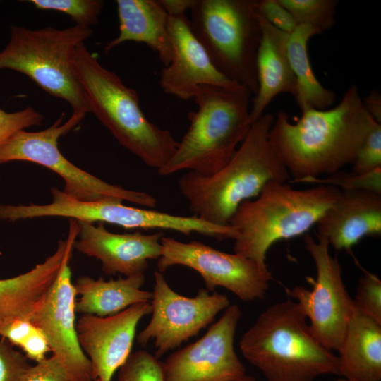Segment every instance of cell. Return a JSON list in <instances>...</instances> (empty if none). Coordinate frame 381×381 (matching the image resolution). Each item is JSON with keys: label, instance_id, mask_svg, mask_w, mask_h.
Instances as JSON below:
<instances>
[{"label": "cell", "instance_id": "9c48e42d", "mask_svg": "<svg viewBox=\"0 0 381 381\" xmlns=\"http://www.w3.org/2000/svg\"><path fill=\"white\" fill-rule=\"evenodd\" d=\"M52 202L47 205H0V219L16 221L44 217H61L78 221L106 223L128 229H162L190 236L196 233L219 240L232 235L229 226H218L195 216H179L142 207H130L123 200L109 198L80 201L56 188L51 189Z\"/></svg>", "mask_w": 381, "mask_h": 381}, {"label": "cell", "instance_id": "e0dca14e", "mask_svg": "<svg viewBox=\"0 0 381 381\" xmlns=\"http://www.w3.org/2000/svg\"><path fill=\"white\" fill-rule=\"evenodd\" d=\"M78 223L73 248L99 260L102 271L109 276L144 274L149 260H158L161 255L162 232L116 234L107 230L103 223L97 226L81 221Z\"/></svg>", "mask_w": 381, "mask_h": 381}, {"label": "cell", "instance_id": "ffe728a7", "mask_svg": "<svg viewBox=\"0 0 381 381\" xmlns=\"http://www.w3.org/2000/svg\"><path fill=\"white\" fill-rule=\"evenodd\" d=\"M76 237L75 230L69 229L44 262L23 274L0 279V332L16 320H30L40 307L65 258L73 252Z\"/></svg>", "mask_w": 381, "mask_h": 381}, {"label": "cell", "instance_id": "8d00e7d4", "mask_svg": "<svg viewBox=\"0 0 381 381\" xmlns=\"http://www.w3.org/2000/svg\"><path fill=\"white\" fill-rule=\"evenodd\" d=\"M363 104L371 115V116L377 123H381V95L377 90H372L363 99Z\"/></svg>", "mask_w": 381, "mask_h": 381}, {"label": "cell", "instance_id": "ba28073f", "mask_svg": "<svg viewBox=\"0 0 381 381\" xmlns=\"http://www.w3.org/2000/svg\"><path fill=\"white\" fill-rule=\"evenodd\" d=\"M190 11L192 30L217 69L255 95L262 35L255 0H195Z\"/></svg>", "mask_w": 381, "mask_h": 381}, {"label": "cell", "instance_id": "44dd1931", "mask_svg": "<svg viewBox=\"0 0 381 381\" xmlns=\"http://www.w3.org/2000/svg\"><path fill=\"white\" fill-rule=\"evenodd\" d=\"M262 35L256 59L258 91L251 99L250 121L258 120L281 93L296 95V81L289 60V34L271 25L259 14Z\"/></svg>", "mask_w": 381, "mask_h": 381}, {"label": "cell", "instance_id": "8fae6325", "mask_svg": "<svg viewBox=\"0 0 381 381\" xmlns=\"http://www.w3.org/2000/svg\"><path fill=\"white\" fill-rule=\"evenodd\" d=\"M303 235L304 247L315 267L316 278L308 277L311 290L296 286L286 289L310 321V327L327 349L337 351L344 338L354 303L342 279L341 267L329 253L327 240Z\"/></svg>", "mask_w": 381, "mask_h": 381}, {"label": "cell", "instance_id": "6da1fadb", "mask_svg": "<svg viewBox=\"0 0 381 381\" xmlns=\"http://www.w3.org/2000/svg\"><path fill=\"white\" fill-rule=\"evenodd\" d=\"M376 122L365 109L357 87L351 85L335 107L302 111L295 123L285 111H279L268 139L292 177L289 183H301L352 164Z\"/></svg>", "mask_w": 381, "mask_h": 381}, {"label": "cell", "instance_id": "e575fe53", "mask_svg": "<svg viewBox=\"0 0 381 381\" xmlns=\"http://www.w3.org/2000/svg\"><path fill=\"white\" fill-rule=\"evenodd\" d=\"M258 13L268 23L287 34L297 26L291 14L278 0H255Z\"/></svg>", "mask_w": 381, "mask_h": 381}, {"label": "cell", "instance_id": "d4e9b609", "mask_svg": "<svg viewBox=\"0 0 381 381\" xmlns=\"http://www.w3.org/2000/svg\"><path fill=\"white\" fill-rule=\"evenodd\" d=\"M320 32L307 25H297L289 34L287 52L296 81L294 99L301 112L328 109L336 100L335 93L325 87L316 78L308 54V43Z\"/></svg>", "mask_w": 381, "mask_h": 381}, {"label": "cell", "instance_id": "ac0fdd59", "mask_svg": "<svg viewBox=\"0 0 381 381\" xmlns=\"http://www.w3.org/2000/svg\"><path fill=\"white\" fill-rule=\"evenodd\" d=\"M168 30L174 54L160 72L159 85L164 92L188 100L194 97L200 85H239L217 69L186 15L169 16Z\"/></svg>", "mask_w": 381, "mask_h": 381}, {"label": "cell", "instance_id": "4316f807", "mask_svg": "<svg viewBox=\"0 0 381 381\" xmlns=\"http://www.w3.org/2000/svg\"><path fill=\"white\" fill-rule=\"evenodd\" d=\"M0 337L20 347L27 358L36 362L44 359L50 351L44 334L28 319L12 322L0 332Z\"/></svg>", "mask_w": 381, "mask_h": 381}, {"label": "cell", "instance_id": "603a6c76", "mask_svg": "<svg viewBox=\"0 0 381 381\" xmlns=\"http://www.w3.org/2000/svg\"><path fill=\"white\" fill-rule=\"evenodd\" d=\"M337 351L339 376L351 381L381 380V324L355 305Z\"/></svg>", "mask_w": 381, "mask_h": 381}, {"label": "cell", "instance_id": "4dcf8cb0", "mask_svg": "<svg viewBox=\"0 0 381 381\" xmlns=\"http://www.w3.org/2000/svg\"><path fill=\"white\" fill-rule=\"evenodd\" d=\"M354 299L360 311L381 324V280L375 274L363 270Z\"/></svg>", "mask_w": 381, "mask_h": 381}, {"label": "cell", "instance_id": "4fadbf2b", "mask_svg": "<svg viewBox=\"0 0 381 381\" xmlns=\"http://www.w3.org/2000/svg\"><path fill=\"white\" fill-rule=\"evenodd\" d=\"M154 278L151 319L137 341L145 346L153 341L157 358L198 335L230 306L225 294L200 289L195 296L186 297L171 288L163 273L156 270Z\"/></svg>", "mask_w": 381, "mask_h": 381}, {"label": "cell", "instance_id": "277c9868", "mask_svg": "<svg viewBox=\"0 0 381 381\" xmlns=\"http://www.w3.org/2000/svg\"><path fill=\"white\" fill-rule=\"evenodd\" d=\"M73 65L90 112L121 146L145 164L157 171L162 168L179 142L169 131L147 119L140 108L138 92L104 68L84 42L75 47Z\"/></svg>", "mask_w": 381, "mask_h": 381}, {"label": "cell", "instance_id": "9a60e30c", "mask_svg": "<svg viewBox=\"0 0 381 381\" xmlns=\"http://www.w3.org/2000/svg\"><path fill=\"white\" fill-rule=\"evenodd\" d=\"M62 266L40 307L30 318L46 337L50 351L62 363L71 381H94L91 365L79 343L76 329V294L70 260Z\"/></svg>", "mask_w": 381, "mask_h": 381}, {"label": "cell", "instance_id": "7c38bea8", "mask_svg": "<svg viewBox=\"0 0 381 381\" xmlns=\"http://www.w3.org/2000/svg\"><path fill=\"white\" fill-rule=\"evenodd\" d=\"M162 252L157 271L181 265L197 272L205 289L213 292L217 286L232 292L241 300L263 299L272 279L269 270H264L252 260L234 253L217 250L198 241L187 243L162 236Z\"/></svg>", "mask_w": 381, "mask_h": 381}, {"label": "cell", "instance_id": "f1b7e54d", "mask_svg": "<svg viewBox=\"0 0 381 381\" xmlns=\"http://www.w3.org/2000/svg\"><path fill=\"white\" fill-rule=\"evenodd\" d=\"M116 381H164L162 362L147 351L138 350L118 370Z\"/></svg>", "mask_w": 381, "mask_h": 381}, {"label": "cell", "instance_id": "83f0119b", "mask_svg": "<svg viewBox=\"0 0 381 381\" xmlns=\"http://www.w3.org/2000/svg\"><path fill=\"white\" fill-rule=\"evenodd\" d=\"M37 9L57 11L69 16L76 25L90 28L98 21L101 0H30Z\"/></svg>", "mask_w": 381, "mask_h": 381}, {"label": "cell", "instance_id": "836d02e7", "mask_svg": "<svg viewBox=\"0 0 381 381\" xmlns=\"http://www.w3.org/2000/svg\"><path fill=\"white\" fill-rule=\"evenodd\" d=\"M30 365L25 355L0 339V381H18Z\"/></svg>", "mask_w": 381, "mask_h": 381}, {"label": "cell", "instance_id": "d6986e66", "mask_svg": "<svg viewBox=\"0 0 381 381\" xmlns=\"http://www.w3.org/2000/svg\"><path fill=\"white\" fill-rule=\"evenodd\" d=\"M317 236L336 250L351 251L366 236H381V193L364 190H341L338 199L316 224Z\"/></svg>", "mask_w": 381, "mask_h": 381}, {"label": "cell", "instance_id": "7402d4cb", "mask_svg": "<svg viewBox=\"0 0 381 381\" xmlns=\"http://www.w3.org/2000/svg\"><path fill=\"white\" fill-rule=\"evenodd\" d=\"M119 34L104 47L106 54L115 47L133 41L143 43L157 53L164 66L173 58L168 30L169 15L159 0H117Z\"/></svg>", "mask_w": 381, "mask_h": 381}, {"label": "cell", "instance_id": "2e32d148", "mask_svg": "<svg viewBox=\"0 0 381 381\" xmlns=\"http://www.w3.org/2000/svg\"><path fill=\"white\" fill-rule=\"evenodd\" d=\"M151 312L150 302H143L107 317H80L76 322L78 337L90 361L94 380L111 381L132 353L139 322Z\"/></svg>", "mask_w": 381, "mask_h": 381}, {"label": "cell", "instance_id": "74e56055", "mask_svg": "<svg viewBox=\"0 0 381 381\" xmlns=\"http://www.w3.org/2000/svg\"><path fill=\"white\" fill-rule=\"evenodd\" d=\"M195 0H159L169 16L185 15L190 10Z\"/></svg>", "mask_w": 381, "mask_h": 381}, {"label": "cell", "instance_id": "5b68a950", "mask_svg": "<svg viewBox=\"0 0 381 381\" xmlns=\"http://www.w3.org/2000/svg\"><path fill=\"white\" fill-rule=\"evenodd\" d=\"M251 95L241 85L198 86L193 97L198 109L188 114V128L159 174L189 170L210 175L224 167L252 125Z\"/></svg>", "mask_w": 381, "mask_h": 381}, {"label": "cell", "instance_id": "f35d334b", "mask_svg": "<svg viewBox=\"0 0 381 381\" xmlns=\"http://www.w3.org/2000/svg\"><path fill=\"white\" fill-rule=\"evenodd\" d=\"M232 381H257V380L254 377L249 375H246L245 374L239 377H237L233 380Z\"/></svg>", "mask_w": 381, "mask_h": 381}, {"label": "cell", "instance_id": "d590c367", "mask_svg": "<svg viewBox=\"0 0 381 381\" xmlns=\"http://www.w3.org/2000/svg\"><path fill=\"white\" fill-rule=\"evenodd\" d=\"M18 381H71L62 363L52 355L30 365Z\"/></svg>", "mask_w": 381, "mask_h": 381}, {"label": "cell", "instance_id": "f546056e", "mask_svg": "<svg viewBox=\"0 0 381 381\" xmlns=\"http://www.w3.org/2000/svg\"><path fill=\"white\" fill-rule=\"evenodd\" d=\"M301 183L331 186L340 190H364L381 193V167L364 174L340 170L322 179L311 178Z\"/></svg>", "mask_w": 381, "mask_h": 381}, {"label": "cell", "instance_id": "cb8c5ba5", "mask_svg": "<svg viewBox=\"0 0 381 381\" xmlns=\"http://www.w3.org/2000/svg\"><path fill=\"white\" fill-rule=\"evenodd\" d=\"M145 274L95 279L80 276L73 282L76 313L107 317L139 303L150 302L152 292L142 289Z\"/></svg>", "mask_w": 381, "mask_h": 381}, {"label": "cell", "instance_id": "d6a6232c", "mask_svg": "<svg viewBox=\"0 0 381 381\" xmlns=\"http://www.w3.org/2000/svg\"><path fill=\"white\" fill-rule=\"evenodd\" d=\"M43 118L31 107L13 113L0 109V147L16 133L33 126H40Z\"/></svg>", "mask_w": 381, "mask_h": 381}, {"label": "cell", "instance_id": "ab89813d", "mask_svg": "<svg viewBox=\"0 0 381 381\" xmlns=\"http://www.w3.org/2000/svg\"><path fill=\"white\" fill-rule=\"evenodd\" d=\"M336 381H351V380H349L346 378H344V377H341V378H339L338 380H337Z\"/></svg>", "mask_w": 381, "mask_h": 381}, {"label": "cell", "instance_id": "30bf717a", "mask_svg": "<svg viewBox=\"0 0 381 381\" xmlns=\"http://www.w3.org/2000/svg\"><path fill=\"white\" fill-rule=\"evenodd\" d=\"M63 117L60 116L54 124L40 131L22 130L16 133L0 147V163L25 161L45 167L63 179L64 187L61 191L64 194L80 201L114 198L145 207H156L157 200L152 195L107 183L68 160L60 152L58 140L76 126L85 116L72 114L61 123Z\"/></svg>", "mask_w": 381, "mask_h": 381}, {"label": "cell", "instance_id": "52a82bcc", "mask_svg": "<svg viewBox=\"0 0 381 381\" xmlns=\"http://www.w3.org/2000/svg\"><path fill=\"white\" fill-rule=\"evenodd\" d=\"M10 31V40L0 52V68L25 74L49 94L66 101L73 114L89 113L73 59L75 47L90 37L92 29L78 25L37 30L11 25Z\"/></svg>", "mask_w": 381, "mask_h": 381}, {"label": "cell", "instance_id": "8992f818", "mask_svg": "<svg viewBox=\"0 0 381 381\" xmlns=\"http://www.w3.org/2000/svg\"><path fill=\"white\" fill-rule=\"evenodd\" d=\"M340 193L331 186L296 189L286 182L269 183L256 198L242 202L231 217L229 225L236 233L234 253L268 270L270 248L279 241L307 234Z\"/></svg>", "mask_w": 381, "mask_h": 381}, {"label": "cell", "instance_id": "1f68e13d", "mask_svg": "<svg viewBox=\"0 0 381 381\" xmlns=\"http://www.w3.org/2000/svg\"><path fill=\"white\" fill-rule=\"evenodd\" d=\"M381 167V123L376 122L359 148L352 163L353 171L364 174Z\"/></svg>", "mask_w": 381, "mask_h": 381}, {"label": "cell", "instance_id": "3957f363", "mask_svg": "<svg viewBox=\"0 0 381 381\" xmlns=\"http://www.w3.org/2000/svg\"><path fill=\"white\" fill-rule=\"evenodd\" d=\"M239 347L267 381H314L322 375H339L337 356L318 341L291 299L265 310L242 336Z\"/></svg>", "mask_w": 381, "mask_h": 381}, {"label": "cell", "instance_id": "7a4b0ae2", "mask_svg": "<svg viewBox=\"0 0 381 381\" xmlns=\"http://www.w3.org/2000/svg\"><path fill=\"white\" fill-rule=\"evenodd\" d=\"M274 119L265 113L253 123L232 158L218 171L210 175L188 171L180 177L179 191L193 216L228 226L242 202L256 198L270 182L289 180L269 142Z\"/></svg>", "mask_w": 381, "mask_h": 381}, {"label": "cell", "instance_id": "5bb4252c", "mask_svg": "<svg viewBox=\"0 0 381 381\" xmlns=\"http://www.w3.org/2000/svg\"><path fill=\"white\" fill-rule=\"evenodd\" d=\"M241 317L240 308L230 305L202 337L167 356L164 381H232L245 375L234 349Z\"/></svg>", "mask_w": 381, "mask_h": 381}, {"label": "cell", "instance_id": "60d3db41", "mask_svg": "<svg viewBox=\"0 0 381 381\" xmlns=\"http://www.w3.org/2000/svg\"><path fill=\"white\" fill-rule=\"evenodd\" d=\"M94 381H99V380L97 379V380H95Z\"/></svg>", "mask_w": 381, "mask_h": 381}, {"label": "cell", "instance_id": "484cf974", "mask_svg": "<svg viewBox=\"0 0 381 381\" xmlns=\"http://www.w3.org/2000/svg\"><path fill=\"white\" fill-rule=\"evenodd\" d=\"M291 14L297 25H307L320 33L335 23L337 0H278Z\"/></svg>", "mask_w": 381, "mask_h": 381}]
</instances>
